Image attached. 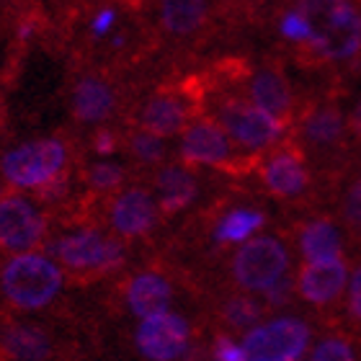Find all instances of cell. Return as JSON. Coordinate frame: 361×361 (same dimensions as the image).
Here are the masks:
<instances>
[{"instance_id": "cell-10", "label": "cell", "mask_w": 361, "mask_h": 361, "mask_svg": "<svg viewBox=\"0 0 361 361\" xmlns=\"http://www.w3.org/2000/svg\"><path fill=\"white\" fill-rule=\"evenodd\" d=\"M44 217L21 196L0 199V250L29 253L44 240Z\"/></svg>"}, {"instance_id": "cell-26", "label": "cell", "mask_w": 361, "mask_h": 361, "mask_svg": "<svg viewBox=\"0 0 361 361\" xmlns=\"http://www.w3.org/2000/svg\"><path fill=\"white\" fill-rule=\"evenodd\" d=\"M88 183L96 191H111L124 183V168L114 166V163H98L88 171Z\"/></svg>"}, {"instance_id": "cell-34", "label": "cell", "mask_w": 361, "mask_h": 361, "mask_svg": "<svg viewBox=\"0 0 361 361\" xmlns=\"http://www.w3.org/2000/svg\"><path fill=\"white\" fill-rule=\"evenodd\" d=\"M93 147H96L98 152L109 155V152L116 150V135H111V132H98V135L93 137Z\"/></svg>"}, {"instance_id": "cell-12", "label": "cell", "mask_w": 361, "mask_h": 361, "mask_svg": "<svg viewBox=\"0 0 361 361\" xmlns=\"http://www.w3.org/2000/svg\"><path fill=\"white\" fill-rule=\"evenodd\" d=\"M109 219L121 238H140L150 233L158 222V204L147 188L132 186L111 202Z\"/></svg>"}, {"instance_id": "cell-33", "label": "cell", "mask_w": 361, "mask_h": 361, "mask_svg": "<svg viewBox=\"0 0 361 361\" xmlns=\"http://www.w3.org/2000/svg\"><path fill=\"white\" fill-rule=\"evenodd\" d=\"M348 307L361 320V269L356 271L351 284H348Z\"/></svg>"}, {"instance_id": "cell-7", "label": "cell", "mask_w": 361, "mask_h": 361, "mask_svg": "<svg viewBox=\"0 0 361 361\" xmlns=\"http://www.w3.org/2000/svg\"><path fill=\"white\" fill-rule=\"evenodd\" d=\"M202 98L204 88H199L196 80H183L178 88H163L145 104L140 124L152 135L171 137L186 129V121L202 109Z\"/></svg>"}, {"instance_id": "cell-11", "label": "cell", "mask_w": 361, "mask_h": 361, "mask_svg": "<svg viewBox=\"0 0 361 361\" xmlns=\"http://www.w3.org/2000/svg\"><path fill=\"white\" fill-rule=\"evenodd\" d=\"M188 323L173 312H160V315L142 317L137 328L135 341L140 354L155 361L178 359L188 346Z\"/></svg>"}, {"instance_id": "cell-19", "label": "cell", "mask_w": 361, "mask_h": 361, "mask_svg": "<svg viewBox=\"0 0 361 361\" xmlns=\"http://www.w3.org/2000/svg\"><path fill=\"white\" fill-rule=\"evenodd\" d=\"M163 26L176 37H188L207 21V0H163L160 3Z\"/></svg>"}, {"instance_id": "cell-28", "label": "cell", "mask_w": 361, "mask_h": 361, "mask_svg": "<svg viewBox=\"0 0 361 361\" xmlns=\"http://www.w3.org/2000/svg\"><path fill=\"white\" fill-rule=\"evenodd\" d=\"M310 359H315V361H351L354 359V351H351V346L343 343V341H323L320 346H315V351H312Z\"/></svg>"}, {"instance_id": "cell-36", "label": "cell", "mask_w": 361, "mask_h": 361, "mask_svg": "<svg viewBox=\"0 0 361 361\" xmlns=\"http://www.w3.org/2000/svg\"><path fill=\"white\" fill-rule=\"evenodd\" d=\"M354 127L361 129V104L356 106V111H354Z\"/></svg>"}, {"instance_id": "cell-8", "label": "cell", "mask_w": 361, "mask_h": 361, "mask_svg": "<svg viewBox=\"0 0 361 361\" xmlns=\"http://www.w3.org/2000/svg\"><path fill=\"white\" fill-rule=\"evenodd\" d=\"M310 328L294 317H279L250 328L245 336V356L253 361H294L307 351Z\"/></svg>"}, {"instance_id": "cell-15", "label": "cell", "mask_w": 361, "mask_h": 361, "mask_svg": "<svg viewBox=\"0 0 361 361\" xmlns=\"http://www.w3.org/2000/svg\"><path fill=\"white\" fill-rule=\"evenodd\" d=\"M261 176H264V183L271 194L286 196V199L302 194L305 186H307V171H305V163H302V158L294 150L276 152V155L264 166Z\"/></svg>"}, {"instance_id": "cell-23", "label": "cell", "mask_w": 361, "mask_h": 361, "mask_svg": "<svg viewBox=\"0 0 361 361\" xmlns=\"http://www.w3.org/2000/svg\"><path fill=\"white\" fill-rule=\"evenodd\" d=\"M343 132V119L336 109H317L305 121V135L315 145H333Z\"/></svg>"}, {"instance_id": "cell-35", "label": "cell", "mask_w": 361, "mask_h": 361, "mask_svg": "<svg viewBox=\"0 0 361 361\" xmlns=\"http://www.w3.org/2000/svg\"><path fill=\"white\" fill-rule=\"evenodd\" d=\"M111 21H114V11H104V13L98 16V18H96V31H98V34H104V31L111 26Z\"/></svg>"}, {"instance_id": "cell-29", "label": "cell", "mask_w": 361, "mask_h": 361, "mask_svg": "<svg viewBox=\"0 0 361 361\" xmlns=\"http://www.w3.org/2000/svg\"><path fill=\"white\" fill-rule=\"evenodd\" d=\"M70 188V178H68V168L62 171V173H57L52 180H47L44 186H39V196L44 199V202H57V199H62V196L68 194Z\"/></svg>"}, {"instance_id": "cell-25", "label": "cell", "mask_w": 361, "mask_h": 361, "mask_svg": "<svg viewBox=\"0 0 361 361\" xmlns=\"http://www.w3.org/2000/svg\"><path fill=\"white\" fill-rule=\"evenodd\" d=\"M129 152L135 155L137 160H142L147 166H155V163H163L168 155V147L163 142L160 135H152V132H137V135L129 137Z\"/></svg>"}, {"instance_id": "cell-21", "label": "cell", "mask_w": 361, "mask_h": 361, "mask_svg": "<svg viewBox=\"0 0 361 361\" xmlns=\"http://www.w3.org/2000/svg\"><path fill=\"white\" fill-rule=\"evenodd\" d=\"M300 250L307 261H328V258H338L341 253V233L336 225L317 219L310 222L300 235Z\"/></svg>"}, {"instance_id": "cell-5", "label": "cell", "mask_w": 361, "mask_h": 361, "mask_svg": "<svg viewBox=\"0 0 361 361\" xmlns=\"http://www.w3.org/2000/svg\"><path fill=\"white\" fill-rule=\"evenodd\" d=\"M68 166V150L60 140L21 145L3 158V176L18 188H39Z\"/></svg>"}, {"instance_id": "cell-30", "label": "cell", "mask_w": 361, "mask_h": 361, "mask_svg": "<svg viewBox=\"0 0 361 361\" xmlns=\"http://www.w3.org/2000/svg\"><path fill=\"white\" fill-rule=\"evenodd\" d=\"M214 356L222 361H245V348L243 346H235L233 341L227 338V336H219L217 343H214Z\"/></svg>"}, {"instance_id": "cell-27", "label": "cell", "mask_w": 361, "mask_h": 361, "mask_svg": "<svg viewBox=\"0 0 361 361\" xmlns=\"http://www.w3.org/2000/svg\"><path fill=\"white\" fill-rule=\"evenodd\" d=\"M281 34L292 42H307L310 39V23L305 18L300 8L297 11H289V13L281 18Z\"/></svg>"}, {"instance_id": "cell-9", "label": "cell", "mask_w": 361, "mask_h": 361, "mask_svg": "<svg viewBox=\"0 0 361 361\" xmlns=\"http://www.w3.org/2000/svg\"><path fill=\"white\" fill-rule=\"evenodd\" d=\"M180 158L188 166H214V168H245V163L233 155V142L225 127L217 119H194L183 132V142H180Z\"/></svg>"}, {"instance_id": "cell-13", "label": "cell", "mask_w": 361, "mask_h": 361, "mask_svg": "<svg viewBox=\"0 0 361 361\" xmlns=\"http://www.w3.org/2000/svg\"><path fill=\"white\" fill-rule=\"evenodd\" d=\"M348 281V269L341 258L328 261H307V266L300 271L297 289L312 305H328L343 292Z\"/></svg>"}, {"instance_id": "cell-31", "label": "cell", "mask_w": 361, "mask_h": 361, "mask_svg": "<svg viewBox=\"0 0 361 361\" xmlns=\"http://www.w3.org/2000/svg\"><path fill=\"white\" fill-rule=\"evenodd\" d=\"M289 294H292V279L281 276L279 281H274V284L266 289V300H269V305H284V302H289Z\"/></svg>"}, {"instance_id": "cell-17", "label": "cell", "mask_w": 361, "mask_h": 361, "mask_svg": "<svg viewBox=\"0 0 361 361\" xmlns=\"http://www.w3.org/2000/svg\"><path fill=\"white\" fill-rule=\"evenodd\" d=\"M250 101L269 114H274L276 119L284 121L292 109V93L286 85L284 75L279 70H261L253 80H250Z\"/></svg>"}, {"instance_id": "cell-1", "label": "cell", "mask_w": 361, "mask_h": 361, "mask_svg": "<svg viewBox=\"0 0 361 361\" xmlns=\"http://www.w3.org/2000/svg\"><path fill=\"white\" fill-rule=\"evenodd\" d=\"M310 23L305 44L320 60H348L361 47V16L348 0H300Z\"/></svg>"}, {"instance_id": "cell-24", "label": "cell", "mask_w": 361, "mask_h": 361, "mask_svg": "<svg viewBox=\"0 0 361 361\" xmlns=\"http://www.w3.org/2000/svg\"><path fill=\"white\" fill-rule=\"evenodd\" d=\"M258 317H261V307L248 297H233L222 307V320L233 331H250L258 323Z\"/></svg>"}, {"instance_id": "cell-2", "label": "cell", "mask_w": 361, "mask_h": 361, "mask_svg": "<svg viewBox=\"0 0 361 361\" xmlns=\"http://www.w3.org/2000/svg\"><path fill=\"white\" fill-rule=\"evenodd\" d=\"M62 286V269L49 258L23 253L11 258L0 274V289L18 310H39L57 297Z\"/></svg>"}, {"instance_id": "cell-32", "label": "cell", "mask_w": 361, "mask_h": 361, "mask_svg": "<svg viewBox=\"0 0 361 361\" xmlns=\"http://www.w3.org/2000/svg\"><path fill=\"white\" fill-rule=\"evenodd\" d=\"M346 217L351 225H361V180H356L346 196Z\"/></svg>"}, {"instance_id": "cell-6", "label": "cell", "mask_w": 361, "mask_h": 361, "mask_svg": "<svg viewBox=\"0 0 361 361\" xmlns=\"http://www.w3.org/2000/svg\"><path fill=\"white\" fill-rule=\"evenodd\" d=\"M289 269V253L276 238H256L233 258L235 284L245 292H266Z\"/></svg>"}, {"instance_id": "cell-3", "label": "cell", "mask_w": 361, "mask_h": 361, "mask_svg": "<svg viewBox=\"0 0 361 361\" xmlns=\"http://www.w3.org/2000/svg\"><path fill=\"white\" fill-rule=\"evenodd\" d=\"M52 253L73 274L101 276L124 264V245L96 230L70 233L52 245Z\"/></svg>"}, {"instance_id": "cell-4", "label": "cell", "mask_w": 361, "mask_h": 361, "mask_svg": "<svg viewBox=\"0 0 361 361\" xmlns=\"http://www.w3.org/2000/svg\"><path fill=\"white\" fill-rule=\"evenodd\" d=\"M214 119L225 127L230 140H235L245 150H264V147L274 145L281 137V127H284V121L256 106L253 101L230 96L217 101Z\"/></svg>"}, {"instance_id": "cell-16", "label": "cell", "mask_w": 361, "mask_h": 361, "mask_svg": "<svg viewBox=\"0 0 361 361\" xmlns=\"http://www.w3.org/2000/svg\"><path fill=\"white\" fill-rule=\"evenodd\" d=\"M155 188L160 194V212L171 217L191 204L196 196V178L180 166H166L155 173Z\"/></svg>"}, {"instance_id": "cell-20", "label": "cell", "mask_w": 361, "mask_h": 361, "mask_svg": "<svg viewBox=\"0 0 361 361\" xmlns=\"http://www.w3.org/2000/svg\"><path fill=\"white\" fill-rule=\"evenodd\" d=\"M3 351L13 359H47L52 354V341L37 325H13L3 336Z\"/></svg>"}, {"instance_id": "cell-22", "label": "cell", "mask_w": 361, "mask_h": 361, "mask_svg": "<svg viewBox=\"0 0 361 361\" xmlns=\"http://www.w3.org/2000/svg\"><path fill=\"white\" fill-rule=\"evenodd\" d=\"M264 225V214L256 209H235L217 225V240L240 243Z\"/></svg>"}, {"instance_id": "cell-18", "label": "cell", "mask_w": 361, "mask_h": 361, "mask_svg": "<svg viewBox=\"0 0 361 361\" xmlns=\"http://www.w3.org/2000/svg\"><path fill=\"white\" fill-rule=\"evenodd\" d=\"M116 96H114L111 85H106L98 78H85L80 80L73 93V114L80 121H104L114 111Z\"/></svg>"}, {"instance_id": "cell-14", "label": "cell", "mask_w": 361, "mask_h": 361, "mask_svg": "<svg viewBox=\"0 0 361 361\" xmlns=\"http://www.w3.org/2000/svg\"><path fill=\"white\" fill-rule=\"evenodd\" d=\"M127 305L137 317H150L168 312L171 302H173V289L168 284V279H163L160 274H137L135 279H129L127 284Z\"/></svg>"}]
</instances>
